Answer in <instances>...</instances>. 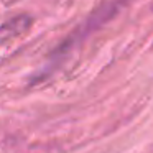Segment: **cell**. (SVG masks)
<instances>
[{"instance_id": "obj_1", "label": "cell", "mask_w": 153, "mask_h": 153, "mask_svg": "<svg viewBox=\"0 0 153 153\" xmlns=\"http://www.w3.org/2000/svg\"><path fill=\"white\" fill-rule=\"evenodd\" d=\"M28 27H30V17H27V15H20V17H15L12 20L5 22L0 27V43L23 33Z\"/></svg>"}]
</instances>
